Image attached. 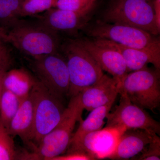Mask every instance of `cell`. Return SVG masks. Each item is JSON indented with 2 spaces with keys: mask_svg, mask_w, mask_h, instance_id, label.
<instances>
[{
  "mask_svg": "<svg viewBox=\"0 0 160 160\" xmlns=\"http://www.w3.org/2000/svg\"><path fill=\"white\" fill-rule=\"evenodd\" d=\"M6 42L33 59L59 52L62 44L58 32L40 20L20 18L7 30Z\"/></svg>",
  "mask_w": 160,
  "mask_h": 160,
  "instance_id": "6da1fadb",
  "label": "cell"
},
{
  "mask_svg": "<svg viewBox=\"0 0 160 160\" xmlns=\"http://www.w3.org/2000/svg\"><path fill=\"white\" fill-rule=\"evenodd\" d=\"M84 110L78 94L71 97L59 122L43 138L32 153H26V159L52 160L64 153L69 147L77 122L82 119Z\"/></svg>",
  "mask_w": 160,
  "mask_h": 160,
  "instance_id": "7a4b0ae2",
  "label": "cell"
},
{
  "mask_svg": "<svg viewBox=\"0 0 160 160\" xmlns=\"http://www.w3.org/2000/svg\"><path fill=\"white\" fill-rule=\"evenodd\" d=\"M60 51L66 58L70 79L68 95L71 98L98 82L105 74L97 62L76 39L62 43Z\"/></svg>",
  "mask_w": 160,
  "mask_h": 160,
  "instance_id": "3957f363",
  "label": "cell"
},
{
  "mask_svg": "<svg viewBox=\"0 0 160 160\" xmlns=\"http://www.w3.org/2000/svg\"><path fill=\"white\" fill-rule=\"evenodd\" d=\"M100 21L132 26L154 36L160 33L153 0H112Z\"/></svg>",
  "mask_w": 160,
  "mask_h": 160,
  "instance_id": "277c9868",
  "label": "cell"
},
{
  "mask_svg": "<svg viewBox=\"0 0 160 160\" xmlns=\"http://www.w3.org/2000/svg\"><path fill=\"white\" fill-rule=\"evenodd\" d=\"M30 95L33 104L30 144L34 142L38 144L37 146L43 138L59 122L66 107L63 104V98L52 93L38 80Z\"/></svg>",
  "mask_w": 160,
  "mask_h": 160,
  "instance_id": "5b68a950",
  "label": "cell"
},
{
  "mask_svg": "<svg viewBox=\"0 0 160 160\" xmlns=\"http://www.w3.org/2000/svg\"><path fill=\"white\" fill-rule=\"evenodd\" d=\"M160 69L147 66L127 73L123 79L119 93H123L143 109L154 112L160 105Z\"/></svg>",
  "mask_w": 160,
  "mask_h": 160,
  "instance_id": "8992f818",
  "label": "cell"
},
{
  "mask_svg": "<svg viewBox=\"0 0 160 160\" xmlns=\"http://www.w3.org/2000/svg\"><path fill=\"white\" fill-rule=\"evenodd\" d=\"M82 30L93 39L109 40L126 47L141 49L160 48L159 39L156 36L132 26L98 20L91 25L88 23Z\"/></svg>",
  "mask_w": 160,
  "mask_h": 160,
  "instance_id": "52a82bcc",
  "label": "cell"
},
{
  "mask_svg": "<svg viewBox=\"0 0 160 160\" xmlns=\"http://www.w3.org/2000/svg\"><path fill=\"white\" fill-rule=\"evenodd\" d=\"M32 68L40 82L62 98L68 95L70 79L66 60L59 52L33 58Z\"/></svg>",
  "mask_w": 160,
  "mask_h": 160,
  "instance_id": "ba28073f",
  "label": "cell"
},
{
  "mask_svg": "<svg viewBox=\"0 0 160 160\" xmlns=\"http://www.w3.org/2000/svg\"><path fill=\"white\" fill-rule=\"evenodd\" d=\"M119 103L106 116V128L118 129L122 133L126 129H144L160 134V124L144 109L132 102L125 93H120Z\"/></svg>",
  "mask_w": 160,
  "mask_h": 160,
  "instance_id": "9c48e42d",
  "label": "cell"
},
{
  "mask_svg": "<svg viewBox=\"0 0 160 160\" xmlns=\"http://www.w3.org/2000/svg\"><path fill=\"white\" fill-rule=\"evenodd\" d=\"M122 133L118 129L105 127L84 135L70 143L67 149L86 153L92 160L108 158L114 152Z\"/></svg>",
  "mask_w": 160,
  "mask_h": 160,
  "instance_id": "30bf717a",
  "label": "cell"
},
{
  "mask_svg": "<svg viewBox=\"0 0 160 160\" xmlns=\"http://www.w3.org/2000/svg\"><path fill=\"white\" fill-rule=\"evenodd\" d=\"M99 64L103 71L107 72L117 82L119 93L123 79L128 73L126 63L119 52L102 46L87 38L76 39Z\"/></svg>",
  "mask_w": 160,
  "mask_h": 160,
  "instance_id": "8fae6325",
  "label": "cell"
},
{
  "mask_svg": "<svg viewBox=\"0 0 160 160\" xmlns=\"http://www.w3.org/2000/svg\"><path fill=\"white\" fill-rule=\"evenodd\" d=\"M95 5L78 11L51 8L39 17L38 19L57 32H73L82 30L89 23Z\"/></svg>",
  "mask_w": 160,
  "mask_h": 160,
  "instance_id": "7c38bea8",
  "label": "cell"
},
{
  "mask_svg": "<svg viewBox=\"0 0 160 160\" xmlns=\"http://www.w3.org/2000/svg\"><path fill=\"white\" fill-rule=\"evenodd\" d=\"M93 40L98 44L119 52L125 61L128 72L143 69L149 64H152L156 69H160V48L137 49L126 47L109 40Z\"/></svg>",
  "mask_w": 160,
  "mask_h": 160,
  "instance_id": "4fadbf2b",
  "label": "cell"
},
{
  "mask_svg": "<svg viewBox=\"0 0 160 160\" xmlns=\"http://www.w3.org/2000/svg\"><path fill=\"white\" fill-rule=\"evenodd\" d=\"M119 91L116 81L105 74L98 82L83 89L78 95L84 109L91 111L115 101Z\"/></svg>",
  "mask_w": 160,
  "mask_h": 160,
  "instance_id": "5bb4252c",
  "label": "cell"
},
{
  "mask_svg": "<svg viewBox=\"0 0 160 160\" xmlns=\"http://www.w3.org/2000/svg\"><path fill=\"white\" fill-rule=\"evenodd\" d=\"M156 133L144 129H126L120 136L114 152L108 158L128 160L142 152Z\"/></svg>",
  "mask_w": 160,
  "mask_h": 160,
  "instance_id": "9a60e30c",
  "label": "cell"
},
{
  "mask_svg": "<svg viewBox=\"0 0 160 160\" xmlns=\"http://www.w3.org/2000/svg\"><path fill=\"white\" fill-rule=\"evenodd\" d=\"M33 122V104L30 93L21 102L7 131L12 136L19 137L24 143L30 145Z\"/></svg>",
  "mask_w": 160,
  "mask_h": 160,
  "instance_id": "2e32d148",
  "label": "cell"
},
{
  "mask_svg": "<svg viewBox=\"0 0 160 160\" xmlns=\"http://www.w3.org/2000/svg\"><path fill=\"white\" fill-rule=\"evenodd\" d=\"M36 81L24 69L8 70L3 78V87L22 101L29 95Z\"/></svg>",
  "mask_w": 160,
  "mask_h": 160,
  "instance_id": "e0dca14e",
  "label": "cell"
},
{
  "mask_svg": "<svg viewBox=\"0 0 160 160\" xmlns=\"http://www.w3.org/2000/svg\"><path fill=\"white\" fill-rule=\"evenodd\" d=\"M114 102L111 101L104 106L93 109L90 111L86 119L81 120L77 130L72 135L70 144L79 139L84 135L102 129L105 124L104 120L111 110Z\"/></svg>",
  "mask_w": 160,
  "mask_h": 160,
  "instance_id": "ac0fdd59",
  "label": "cell"
},
{
  "mask_svg": "<svg viewBox=\"0 0 160 160\" xmlns=\"http://www.w3.org/2000/svg\"><path fill=\"white\" fill-rule=\"evenodd\" d=\"M22 102L14 93L3 87L0 96V121L6 129L9 128Z\"/></svg>",
  "mask_w": 160,
  "mask_h": 160,
  "instance_id": "d6986e66",
  "label": "cell"
},
{
  "mask_svg": "<svg viewBox=\"0 0 160 160\" xmlns=\"http://www.w3.org/2000/svg\"><path fill=\"white\" fill-rule=\"evenodd\" d=\"M23 0H0V26L7 30L20 18Z\"/></svg>",
  "mask_w": 160,
  "mask_h": 160,
  "instance_id": "ffe728a7",
  "label": "cell"
},
{
  "mask_svg": "<svg viewBox=\"0 0 160 160\" xmlns=\"http://www.w3.org/2000/svg\"><path fill=\"white\" fill-rule=\"evenodd\" d=\"M18 158L13 138L0 121V160H15Z\"/></svg>",
  "mask_w": 160,
  "mask_h": 160,
  "instance_id": "44dd1931",
  "label": "cell"
},
{
  "mask_svg": "<svg viewBox=\"0 0 160 160\" xmlns=\"http://www.w3.org/2000/svg\"><path fill=\"white\" fill-rule=\"evenodd\" d=\"M56 0H23L20 18L36 15L55 8Z\"/></svg>",
  "mask_w": 160,
  "mask_h": 160,
  "instance_id": "7402d4cb",
  "label": "cell"
},
{
  "mask_svg": "<svg viewBox=\"0 0 160 160\" xmlns=\"http://www.w3.org/2000/svg\"><path fill=\"white\" fill-rule=\"evenodd\" d=\"M97 0H56L55 8L69 11H78L95 4Z\"/></svg>",
  "mask_w": 160,
  "mask_h": 160,
  "instance_id": "603a6c76",
  "label": "cell"
},
{
  "mask_svg": "<svg viewBox=\"0 0 160 160\" xmlns=\"http://www.w3.org/2000/svg\"><path fill=\"white\" fill-rule=\"evenodd\" d=\"M148 148H145L138 158V160H160V138L158 135L154 137L151 142L148 145Z\"/></svg>",
  "mask_w": 160,
  "mask_h": 160,
  "instance_id": "cb8c5ba5",
  "label": "cell"
},
{
  "mask_svg": "<svg viewBox=\"0 0 160 160\" xmlns=\"http://www.w3.org/2000/svg\"><path fill=\"white\" fill-rule=\"evenodd\" d=\"M92 160L90 157L81 152L72 150L68 151L65 155H61L53 158L52 160Z\"/></svg>",
  "mask_w": 160,
  "mask_h": 160,
  "instance_id": "d4e9b609",
  "label": "cell"
},
{
  "mask_svg": "<svg viewBox=\"0 0 160 160\" xmlns=\"http://www.w3.org/2000/svg\"><path fill=\"white\" fill-rule=\"evenodd\" d=\"M12 58H9L6 60L5 62L3 63L0 66V96L3 89V80L4 75L6 72L9 70V67L11 66Z\"/></svg>",
  "mask_w": 160,
  "mask_h": 160,
  "instance_id": "484cf974",
  "label": "cell"
},
{
  "mask_svg": "<svg viewBox=\"0 0 160 160\" xmlns=\"http://www.w3.org/2000/svg\"><path fill=\"white\" fill-rule=\"evenodd\" d=\"M11 57L10 51L4 44V46L0 49V66Z\"/></svg>",
  "mask_w": 160,
  "mask_h": 160,
  "instance_id": "4316f807",
  "label": "cell"
},
{
  "mask_svg": "<svg viewBox=\"0 0 160 160\" xmlns=\"http://www.w3.org/2000/svg\"><path fill=\"white\" fill-rule=\"evenodd\" d=\"M153 6L157 22L160 27V0H153Z\"/></svg>",
  "mask_w": 160,
  "mask_h": 160,
  "instance_id": "83f0119b",
  "label": "cell"
},
{
  "mask_svg": "<svg viewBox=\"0 0 160 160\" xmlns=\"http://www.w3.org/2000/svg\"><path fill=\"white\" fill-rule=\"evenodd\" d=\"M7 30L5 28H3L2 27L0 26V34L2 35L5 36L6 38V40H7Z\"/></svg>",
  "mask_w": 160,
  "mask_h": 160,
  "instance_id": "f1b7e54d",
  "label": "cell"
},
{
  "mask_svg": "<svg viewBox=\"0 0 160 160\" xmlns=\"http://www.w3.org/2000/svg\"><path fill=\"white\" fill-rule=\"evenodd\" d=\"M0 40L3 41L4 42H6V38L2 35L0 34Z\"/></svg>",
  "mask_w": 160,
  "mask_h": 160,
  "instance_id": "f546056e",
  "label": "cell"
},
{
  "mask_svg": "<svg viewBox=\"0 0 160 160\" xmlns=\"http://www.w3.org/2000/svg\"><path fill=\"white\" fill-rule=\"evenodd\" d=\"M4 45V42L2 40H0V49L2 48V47Z\"/></svg>",
  "mask_w": 160,
  "mask_h": 160,
  "instance_id": "4dcf8cb0",
  "label": "cell"
}]
</instances>
